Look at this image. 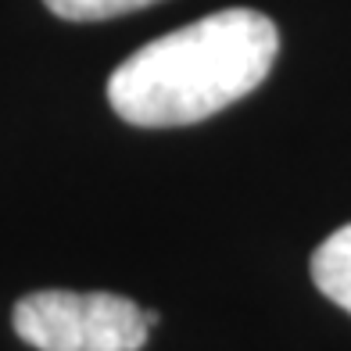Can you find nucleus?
I'll return each instance as SVG.
<instances>
[{
	"instance_id": "obj_4",
	"label": "nucleus",
	"mask_w": 351,
	"mask_h": 351,
	"mask_svg": "<svg viewBox=\"0 0 351 351\" xmlns=\"http://www.w3.org/2000/svg\"><path fill=\"white\" fill-rule=\"evenodd\" d=\"M58 19H69V22H101V19H115V14L125 11H140V8H151L158 0H43Z\"/></svg>"
},
{
	"instance_id": "obj_3",
	"label": "nucleus",
	"mask_w": 351,
	"mask_h": 351,
	"mask_svg": "<svg viewBox=\"0 0 351 351\" xmlns=\"http://www.w3.org/2000/svg\"><path fill=\"white\" fill-rule=\"evenodd\" d=\"M312 280L337 308L351 312V222L319 244L312 254Z\"/></svg>"
},
{
	"instance_id": "obj_1",
	"label": "nucleus",
	"mask_w": 351,
	"mask_h": 351,
	"mask_svg": "<svg viewBox=\"0 0 351 351\" xmlns=\"http://www.w3.org/2000/svg\"><path fill=\"white\" fill-rule=\"evenodd\" d=\"M276 54L280 33L262 11H212L125 58L108 79V101L133 125H194L247 97Z\"/></svg>"
},
{
	"instance_id": "obj_2",
	"label": "nucleus",
	"mask_w": 351,
	"mask_h": 351,
	"mask_svg": "<svg viewBox=\"0 0 351 351\" xmlns=\"http://www.w3.org/2000/svg\"><path fill=\"white\" fill-rule=\"evenodd\" d=\"M14 333L36 351H140L151 326L122 294L36 291L14 305Z\"/></svg>"
}]
</instances>
